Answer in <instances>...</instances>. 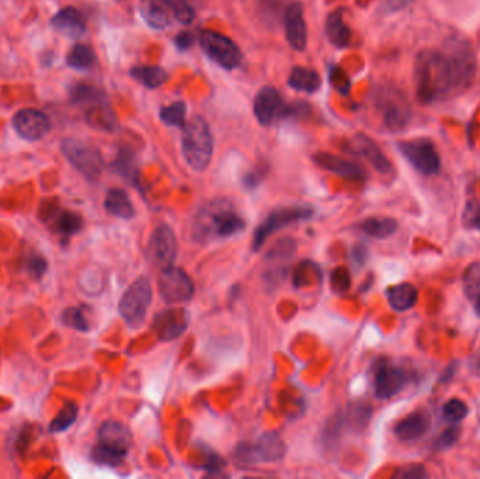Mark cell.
I'll return each mask as SVG.
<instances>
[{
	"mask_svg": "<svg viewBox=\"0 0 480 479\" xmlns=\"http://www.w3.org/2000/svg\"><path fill=\"white\" fill-rule=\"evenodd\" d=\"M413 79L420 106L442 103L464 93L454 62L442 48H424L417 52Z\"/></svg>",
	"mask_w": 480,
	"mask_h": 479,
	"instance_id": "cell-1",
	"label": "cell"
},
{
	"mask_svg": "<svg viewBox=\"0 0 480 479\" xmlns=\"http://www.w3.org/2000/svg\"><path fill=\"white\" fill-rule=\"evenodd\" d=\"M246 222L234 205L227 200L207 203L198 210L191 222L193 240L200 243L228 240L240 234Z\"/></svg>",
	"mask_w": 480,
	"mask_h": 479,
	"instance_id": "cell-2",
	"label": "cell"
},
{
	"mask_svg": "<svg viewBox=\"0 0 480 479\" xmlns=\"http://www.w3.org/2000/svg\"><path fill=\"white\" fill-rule=\"evenodd\" d=\"M130 446V429L121 422L108 420L100 426L97 443L91 449L90 457L98 466L118 467L127 458Z\"/></svg>",
	"mask_w": 480,
	"mask_h": 479,
	"instance_id": "cell-3",
	"label": "cell"
},
{
	"mask_svg": "<svg viewBox=\"0 0 480 479\" xmlns=\"http://www.w3.org/2000/svg\"><path fill=\"white\" fill-rule=\"evenodd\" d=\"M181 151L185 163L194 171H204L212 159L214 137L208 123L194 115L183 128Z\"/></svg>",
	"mask_w": 480,
	"mask_h": 479,
	"instance_id": "cell-4",
	"label": "cell"
},
{
	"mask_svg": "<svg viewBox=\"0 0 480 479\" xmlns=\"http://www.w3.org/2000/svg\"><path fill=\"white\" fill-rule=\"evenodd\" d=\"M374 106L384 127L398 133L411 120V104L406 93L395 84H379L374 91Z\"/></svg>",
	"mask_w": 480,
	"mask_h": 479,
	"instance_id": "cell-5",
	"label": "cell"
},
{
	"mask_svg": "<svg viewBox=\"0 0 480 479\" xmlns=\"http://www.w3.org/2000/svg\"><path fill=\"white\" fill-rule=\"evenodd\" d=\"M452 60L464 93L474 84L479 64L472 43L462 34L448 35L441 47Z\"/></svg>",
	"mask_w": 480,
	"mask_h": 479,
	"instance_id": "cell-6",
	"label": "cell"
},
{
	"mask_svg": "<svg viewBox=\"0 0 480 479\" xmlns=\"http://www.w3.org/2000/svg\"><path fill=\"white\" fill-rule=\"evenodd\" d=\"M152 303V286L148 278L135 280L120 300L118 311L130 327H139Z\"/></svg>",
	"mask_w": 480,
	"mask_h": 479,
	"instance_id": "cell-7",
	"label": "cell"
},
{
	"mask_svg": "<svg viewBox=\"0 0 480 479\" xmlns=\"http://www.w3.org/2000/svg\"><path fill=\"white\" fill-rule=\"evenodd\" d=\"M315 210L308 204H298V205H290L274 210L254 231L253 237V250L257 252L263 247L265 240H268L275 231L282 230L284 227H288L294 222L309 220L314 215Z\"/></svg>",
	"mask_w": 480,
	"mask_h": 479,
	"instance_id": "cell-8",
	"label": "cell"
},
{
	"mask_svg": "<svg viewBox=\"0 0 480 479\" xmlns=\"http://www.w3.org/2000/svg\"><path fill=\"white\" fill-rule=\"evenodd\" d=\"M61 151L68 162L87 180L96 181L100 179L104 162L97 148L76 138H67L61 144Z\"/></svg>",
	"mask_w": 480,
	"mask_h": 479,
	"instance_id": "cell-9",
	"label": "cell"
},
{
	"mask_svg": "<svg viewBox=\"0 0 480 479\" xmlns=\"http://www.w3.org/2000/svg\"><path fill=\"white\" fill-rule=\"evenodd\" d=\"M396 148L401 157L407 160L414 170L423 176L437 174L441 169V158L434 145L428 138H416L399 141Z\"/></svg>",
	"mask_w": 480,
	"mask_h": 479,
	"instance_id": "cell-10",
	"label": "cell"
},
{
	"mask_svg": "<svg viewBox=\"0 0 480 479\" xmlns=\"http://www.w3.org/2000/svg\"><path fill=\"white\" fill-rule=\"evenodd\" d=\"M200 45L204 54L224 69L232 71L241 64V52L238 45L227 35L207 30L200 35Z\"/></svg>",
	"mask_w": 480,
	"mask_h": 479,
	"instance_id": "cell-11",
	"label": "cell"
},
{
	"mask_svg": "<svg viewBox=\"0 0 480 479\" xmlns=\"http://www.w3.org/2000/svg\"><path fill=\"white\" fill-rule=\"evenodd\" d=\"M160 297L167 304L187 303L194 295V283L191 277L181 269L173 264L161 269L158 280Z\"/></svg>",
	"mask_w": 480,
	"mask_h": 479,
	"instance_id": "cell-12",
	"label": "cell"
},
{
	"mask_svg": "<svg viewBox=\"0 0 480 479\" xmlns=\"http://www.w3.org/2000/svg\"><path fill=\"white\" fill-rule=\"evenodd\" d=\"M176 254H177V240L174 231L168 225L160 224L149 238V243L147 247L148 260L154 266L164 269L174 263Z\"/></svg>",
	"mask_w": 480,
	"mask_h": 479,
	"instance_id": "cell-13",
	"label": "cell"
},
{
	"mask_svg": "<svg viewBox=\"0 0 480 479\" xmlns=\"http://www.w3.org/2000/svg\"><path fill=\"white\" fill-rule=\"evenodd\" d=\"M253 111L257 121L267 127L271 125L278 118L287 115L288 107L284 103V98L278 89L265 86L258 90L253 101Z\"/></svg>",
	"mask_w": 480,
	"mask_h": 479,
	"instance_id": "cell-14",
	"label": "cell"
},
{
	"mask_svg": "<svg viewBox=\"0 0 480 479\" xmlns=\"http://www.w3.org/2000/svg\"><path fill=\"white\" fill-rule=\"evenodd\" d=\"M14 131L27 141H40L47 137L52 128L47 114L35 108H23L13 117Z\"/></svg>",
	"mask_w": 480,
	"mask_h": 479,
	"instance_id": "cell-15",
	"label": "cell"
},
{
	"mask_svg": "<svg viewBox=\"0 0 480 479\" xmlns=\"http://www.w3.org/2000/svg\"><path fill=\"white\" fill-rule=\"evenodd\" d=\"M374 390L378 400H391L398 395L407 383L406 373L389 364L387 359H379L374 368Z\"/></svg>",
	"mask_w": 480,
	"mask_h": 479,
	"instance_id": "cell-16",
	"label": "cell"
},
{
	"mask_svg": "<svg viewBox=\"0 0 480 479\" xmlns=\"http://www.w3.org/2000/svg\"><path fill=\"white\" fill-rule=\"evenodd\" d=\"M282 18L288 44L295 51H304L308 44V28L304 17L302 4L299 1L288 4Z\"/></svg>",
	"mask_w": 480,
	"mask_h": 479,
	"instance_id": "cell-17",
	"label": "cell"
},
{
	"mask_svg": "<svg viewBox=\"0 0 480 479\" xmlns=\"http://www.w3.org/2000/svg\"><path fill=\"white\" fill-rule=\"evenodd\" d=\"M190 315L184 308H170L158 314L152 329L161 342H170L180 337L188 327Z\"/></svg>",
	"mask_w": 480,
	"mask_h": 479,
	"instance_id": "cell-18",
	"label": "cell"
},
{
	"mask_svg": "<svg viewBox=\"0 0 480 479\" xmlns=\"http://www.w3.org/2000/svg\"><path fill=\"white\" fill-rule=\"evenodd\" d=\"M351 151L358 154L360 157L368 160L379 173L389 174L392 173L394 167L392 163L387 158V155L382 152L379 145L370 138L365 134H357L351 138Z\"/></svg>",
	"mask_w": 480,
	"mask_h": 479,
	"instance_id": "cell-19",
	"label": "cell"
},
{
	"mask_svg": "<svg viewBox=\"0 0 480 479\" xmlns=\"http://www.w3.org/2000/svg\"><path fill=\"white\" fill-rule=\"evenodd\" d=\"M51 24L59 34L72 40L80 38L87 28L84 16L75 7H65L59 10L54 16Z\"/></svg>",
	"mask_w": 480,
	"mask_h": 479,
	"instance_id": "cell-20",
	"label": "cell"
},
{
	"mask_svg": "<svg viewBox=\"0 0 480 479\" xmlns=\"http://www.w3.org/2000/svg\"><path fill=\"white\" fill-rule=\"evenodd\" d=\"M314 160L321 169L331 171L337 176H341L344 179H350V180H364L365 179V170L354 162L338 158V157L327 154V152L316 154L314 157Z\"/></svg>",
	"mask_w": 480,
	"mask_h": 479,
	"instance_id": "cell-21",
	"label": "cell"
},
{
	"mask_svg": "<svg viewBox=\"0 0 480 479\" xmlns=\"http://www.w3.org/2000/svg\"><path fill=\"white\" fill-rule=\"evenodd\" d=\"M139 13L144 21L154 30L168 27L174 18L170 0H141Z\"/></svg>",
	"mask_w": 480,
	"mask_h": 479,
	"instance_id": "cell-22",
	"label": "cell"
},
{
	"mask_svg": "<svg viewBox=\"0 0 480 479\" xmlns=\"http://www.w3.org/2000/svg\"><path fill=\"white\" fill-rule=\"evenodd\" d=\"M431 427V419L427 412H413L403 417L394 432L401 441H414L421 439Z\"/></svg>",
	"mask_w": 480,
	"mask_h": 479,
	"instance_id": "cell-23",
	"label": "cell"
},
{
	"mask_svg": "<svg viewBox=\"0 0 480 479\" xmlns=\"http://www.w3.org/2000/svg\"><path fill=\"white\" fill-rule=\"evenodd\" d=\"M324 31L327 40L337 48H345L351 43V30L344 21V13L341 9H337L327 14Z\"/></svg>",
	"mask_w": 480,
	"mask_h": 479,
	"instance_id": "cell-24",
	"label": "cell"
},
{
	"mask_svg": "<svg viewBox=\"0 0 480 479\" xmlns=\"http://www.w3.org/2000/svg\"><path fill=\"white\" fill-rule=\"evenodd\" d=\"M254 453L258 464H268V463H277L282 460L285 454V444L275 433H267L263 434L261 439L253 444Z\"/></svg>",
	"mask_w": 480,
	"mask_h": 479,
	"instance_id": "cell-25",
	"label": "cell"
},
{
	"mask_svg": "<svg viewBox=\"0 0 480 479\" xmlns=\"http://www.w3.org/2000/svg\"><path fill=\"white\" fill-rule=\"evenodd\" d=\"M45 222L51 221L57 234L71 237L78 234L83 227V220L79 214L72 211H57L54 208L44 210Z\"/></svg>",
	"mask_w": 480,
	"mask_h": 479,
	"instance_id": "cell-26",
	"label": "cell"
},
{
	"mask_svg": "<svg viewBox=\"0 0 480 479\" xmlns=\"http://www.w3.org/2000/svg\"><path fill=\"white\" fill-rule=\"evenodd\" d=\"M104 208L108 214L121 218L131 220L135 217V208L130 196L121 188H111L104 200Z\"/></svg>",
	"mask_w": 480,
	"mask_h": 479,
	"instance_id": "cell-27",
	"label": "cell"
},
{
	"mask_svg": "<svg viewBox=\"0 0 480 479\" xmlns=\"http://www.w3.org/2000/svg\"><path fill=\"white\" fill-rule=\"evenodd\" d=\"M387 298L392 310H395L396 312H404L411 310L417 304L418 293L413 284L401 283L388 288Z\"/></svg>",
	"mask_w": 480,
	"mask_h": 479,
	"instance_id": "cell-28",
	"label": "cell"
},
{
	"mask_svg": "<svg viewBox=\"0 0 480 479\" xmlns=\"http://www.w3.org/2000/svg\"><path fill=\"white\" fill-rule=\"evenodd\" d=\"M321 84L320 75L309 68L295 67L288 78V86L297 91H305V93H314L316 91Z\"/></svg>",
	"mask_w": 480,
	"mask_h": 479,
	"instance_id": "cell-29",
	"label": "cell"
},
{
	"mask_svg": "<svg viewBox=\"0 0 480 479\" xmlns=\"http://www.w3.org/2000/svg\"><path fill=\"white\" fill-rule=\"evenodd\" d=\"M361 231L375 240H387L398 230V221L388 217L368 218L360 225Z\"/></svg>",
	"mask_w": 480,
	"mask_h": 479,
	"instance_id": "cell-30",
	"label": "cell"
},
{
	"mask_svg": "<svg viewBox=\"0 0 480 479\" xmlns=\"http://www.w3.org/2000/svg\"><path fill=\"white\" fill-rule=\"evenodd\" d=\"M86 120H87L90 127L100 130V131H114L117 128L115 115L101 101L93 104V107L87 113Z\"/></svg>",
	"mask_w": 480,
	"mask_h": 479,
	"instance_id": "cell-31",
	"label": "cell"
},
{
	"mask_svg": "<svg viewBox=\"0 0 480 479\" xmlns=\"http://www.w3.org/2000/svg\"><path fill=\"white\" fill-rule=\"evenodd\" d=\"M130 75L148 89L159 87L163 83H166L167 77H168L167 72L161 67H156V65L135 67L131 69Z\"/></svg>",
	"mask_w": 480,
	"mask_h": 479,
	"instance_id": "cell-32",
	"label": "cell"
},
{
	"mask_svg": "<svg viewBox=\"0 0 480 479\" xmlns=\"http://www.w3.org/2000/svg\"><path fill=\"white\" fill-rule=\"evenodd\" d=\"M372 406L362 400L351 402L347 407V422L354 430H362L370 422Z\"/></svg>",
	"mask_w": 480,
	"mask_h": 479,
	"instance_id": "cell-33",
	"label": "cell"
},
{
	"mask_svg": "<svg viewBox=\"0 0 480 479\" xmlns=\"http://www.w3.org/2000/svg\"><path fill=\"white\" fill-rule=\"evenodd\" d=\"M67 62L71 68L78 71L90 69L96 64V54L94 51L83 44H76L68 54Z\"/></svg>",
	"mask_w": 480,
	"mask_h": 479,
	"instance_id": "cell-34",
	"label": "cell"
},
{
	"mask_svg": "<svg viewBox=\"0 0 480 479\" xmlns=\"http://www.w3.org/2000/svg\"><path fill=\"white\" fill-rule=\"evenodd\" d=\"M160 120L167 127H177L184 128L185 125V115H187V106L184 101H174L166 107L160 108Z\"/></svg>",
	"mask_w": 480,
	"mask_h": 479,
	"instance_id": "cell-35",
	"label": "cell"
},
{
	"mask_svg": "<svg viewBox=\"0 0 480 479\" xmlns=\"http://www.w3.org/2000/svg\"><path fill=\"white\" fill-rule=\"evenodd\" d=\"M78 419V406L72 402H68L61 412L57 415V417L50 424L51 433H62L67 432Z\"/></svg>",
	"mask_w": 480,
	"mask_h": 479,
	"instance_id": "cell-36",
	"label": "cell"
},
{
	"mask_svg": "<svg viewBox=\"0 0 480 479\" xmlns=\"http://www.w3.org/2000/svg\"><path fill=\"white\" fill-rule=\"evenodd\" d=\"M464 293L469 301H475L480 295V261L472 263L467 267L462 277Z\"/></svg>",
	"mask_w": 480,
	"mask_h": 479,
	"instance_id": "cell-37",
	"label": "cell"
},
{
	"mask_svg": "<svg viewBox=\"0 0 480 479\" xmlns=\"http://www.w3.org/2000/svg\"><path fill=\"white\" fill-rule=\"evenodd\" d=\"M113 166H114V170L118 174H121L122 177L132 180V181L137 180L138 170H137V166H135L134 155L130 151H127V150L120 151V154H118V157H117V159H115Z\"/></svg>",
	"mask_w": 480,
	"mask_h": 479,
	"instance_id": "cell-38",
	"label": "cell"
},
{
	"mask_svg": "<svg viewBox=\"0 0 480 479\" xmlns=\"http://www.w3.org/2000/svg\"><path fill=\"white\" fill-rule=\"evenodd\" d=\"M71 97L75 103L79 104H96L101 101V93L96 87L84 83L75 84L71 89Z\"/></svg>",
	"mask_w": 480,
	"mask_h": 479,
	"instance_id": "cell-39",
	"label": "cell"
},
{
	"mask_svg": "<svg viewBox=\"0 0 480 479\" xmlns=\"http://www.w3.org/2000/svg\"><path fill=\"white\" fill-rule=\"evenodd\" d=\"M469 415V407L464 400H448L442 407V416L450 423H459Z\"/></svg>",
	"mask_w": 480,
	"mask_h": 479,
	"instance_id": "cell-40",
	"label": "cell"
},
{
	"mask_svg": "<svg viewBox=\"0 0 480 479\" xmlns=\"http://www.w3.org/2000/svg\"><path fill=\"white\" fill-rule=\"evenodd\" d=\"M462 222L467 230H475L480 231V201L476 198L468 200L464 214H462Z\"/></svg>",
	"mask_w": 480,
	"mask_h": 479,
	"instance_id": "cell-41",
	"label": "cell"
},
{
	"mask_svg": "<svg viewBox=\"0 0 480 479\" xmlns=\"http://www.w3.org/2000/svg\"><path fill=\"white\" fill-rule=\"evenodd\" d=\"M170 4H171L173 17L178 23L190 24L194 20L195 11L188 0H170Z\"/></svg>",
	"mask_w": 480,
	"mask_h": 479,
	"instance_id": "cell-42",
	"label": "cell"
},
{
	"mask_svg": "<svg viewBox=\"0 0 480 479\" xmlns=\"http://www.w3.org/2000/svg\"><path fill=\"white\" fill-rule=\"evenodd\" d=\"M461 437V429L457 426H451L445 429L434 441V449L438 451H445L457 444Z\"/></svg>",
	"mask_w": 480,
	"mask_h": 479,
	"instance_id": "cell-43",
	"label": "cell"
},
{
	"mask_svg": "<svg viewBox=\"0 0 480 479\" xmlns=\"http://www.w3.org/2000/svg\"><path fill=\"white\" fill-rule=\"evenodd\" d=\"M62 320L67 326L74 327L80 332H87L88 330V322L86 320L83 311L80 308H68L64 311Z\"/></svg>",
	"mask_w": 480,
	"mask_h": 479,
	"instance_id": "cell-44",
	"label": "cell"
},
{
	"mask_svg": "<svg viewBox=\"0 0 480 479\" xmlns=\"http://www.w3.org/2000/svg\"><path fill=\"white\" fill-rule=\"evenodd\" d=\"M330 284H331V288L337 293L347 291L351 286L350 271L345 267L334 269L333 273H331V277H330Z\"/></svg>",
	"mask_w": 480,
	"mask_h": 479,
	"instance_id": "cell-45",
	"label": "cell"
},
{
	"mask_svg": "<svg viewBox=\"0 0 480 479\" xmlns=\"http://www.w3.org/2000/svg\"><path fill=\"white\" fill-rule=\"evenodd\" d=\"M416 0H381L378 6V13L381 16H391L407 9Z\"/></svg>",
	"mask_w": 480,
	"mask_h": 479,
	"instance_id": "cell-46",
	"label": "cell"
},
{
	"mask_svg": "<svg viewBox=\"0 0 480 479\" xmlns=\"http://www.w3.org/2000/svg\"><path fill=\"white\" fill-rule=\"evenodd\" d=\"M427 477V471L420 464H410L396 470L394 478L399 479H423Z\"/></svg>",
	"mask_w": 480,
	"mask_h": 479,
	"instance_id": "cell-47",
	"label": "cell"
},
{
	"mask_svg": "<svg viewBox=\"0 0 480 479\" xmlns=\"http://www.w3.org/2000/svg\"><path fill=\"white\" fill-rule=\"evenodd\" d=\"M295 250V242L292 240H280L270 252L268 257L270 259H284L285 256H291Z\"/></svg>",
	"mask_w": 480,
	"mask_h": 479,
	"instance_id": "cell-48",
	"label": "cell"
},
{
	"mask_svg": "<svg viewBox=\"0 0 480 479\" xmlns=\"http://www.w3.org/2000/svg\"><path fill=\"white\" fill-rule=\"evenodd\" d=\"M330 81L333 83V86L338 90V91H343V93H347L348 89H350V80L347 78V75L344 74L343 69L334 67L331 68V72H330Z\"/></svg>",
	"mask_w": 480,
	"mask_h": 479,
	"instance_id": "cell-49",
	"label": "cell"
},
{
	"mask_svg": "<svg viewBox=\"0 0 480 479\" xmlns=\"http://www.w3.org/2000/svg\"><path fill=\"white\" fill-rule=\"evenodd\" d=\"M261 13L264 17H268L270 20L274 18V14H280V9L282 6V0H264L260 1Z\"/></svg>",
	"mask_w": 480,
	"mask_h": 479,
	"instance_id": "cell-50",
	"label": "cell"
},
{
	"mask_svg": "<svg viewBox=\"0 0 480 479\" xmlns=\"http://www.w3.org/2000/svg\"><path fill=\"white\" fill-rule=\"evenodd\" d=\"M195 38L193 35V33H188V31H183V33H178L177 37L174 38V44L176 47L180 50V51H187L193 47Z\"/></svg>",
	"mask_w": 480,
	"mask_h": 479,
	"instance_id": "cell-51",
	"label": "cell"
},
{
	"mask_svg": "<svg viewBox=\"0 0 480 479\" xmlns=\"http://www.w3.org/2000/svg\"><path fill=\"white\" fill-rule=\"evenodd\" d=\"M225 467V461L222 460V457L217 456V454H211L208 456V463L205 466V470L208 473H214V474H218L219 471H222Z\"/></svg>",
	"mask_w": 480,
	"mask_h": 479,
	"instance_id": "cell-52",
	"label": "cell"
},
{
	"mask_svg": "<svg viewBox=\"0 0 480 479\" xmlns=\"http://www.w3.org/2000/svg\"><path fill=\"white\" fill-rule=\"evenodd\" d=\"M368 259V249L365 244L358 243L353 247V260L355 261V264L362 266Z\"/></svg>",
	"mask_w": 480,
	"mask_h": 479,
	"instance_id": "cell-53",
	"label": "cell"
},
{
	"mask_svg": "<svg viewBox=\"0 0 480 479\" xmlns=\"http://www.w3.org/2000/svg\"><path fill=\"white\" fill-rule=\"evenodd\" d=\"M30 269H31V271H33V274L35 277H40V276H42L45 273L47 263H45V260L42 257L33 256V259L30 261Z\"/></svg>",
	"mask_w": 480,
	"mask_h": 479,
	"instance_id": "cell-54",
	"label": "cell"
},
{
	"mask_svg": "<svg viewBox=\"0 0 480 479\" xmlns=\"http://www.w3.org/2000/svg\"><path fill=\"white\" fill-rule=\"evenodd\" d=\"M263 179V173L261 171H250L246 177H244V186L247 188H254Z\"/></svg>",
	"mask_w": 480,
	"mask_h": 479,
	"instance_id": "cell-55",
	"label": "cell"
},
{
	"mask_svg": "<svg viewBox=\"0 0 480 479\" xmlns=\"http://www.w3.org/2000/svg\"><path fill=\"white\" fill-rule=\"evenodd\" d=\"M455 371H457V367H455V364H451V366H448L447 367V370H445V373L442 374V377H441V381L442 383H445V381H450L451 378H452V376L455 374Z\"/></svg>",
	"mask_w": 480,
	"mask_h": 479,
	"instance_id": "cell-56",
	"label": "cell"
},
{
	"mask_svg": "<svg viewBox=\"0 0 480 479\" xmlns=\"http://www.w3.org/2000/svg\"><path fill=\"white\" fill-rule=\"evenodd\" d=\"M474 307H475V312H476V315L478 317H480V295L474 301Z\"/></svg>",
	"mask_w": 480,
	"mask_h": 479,
	"instance_id": "cell-57",
	"label": "cell"
},
{
	"mask_svg": "<svg viewBox=\"0 0 480 479\" xmlns=\"http://www.w3.org/2000/svg\"><path fill=\"white\" fill-rule=\"evenodd\" d=\"M476 367H478V368H479V370H480V357H479V360H478V364H476Z\"/></svg>",
	"mask_w": 480,
	"mask_h": 479,
	"instance_id": "cell-58",
	"label": "cell"
}]
</instances>
